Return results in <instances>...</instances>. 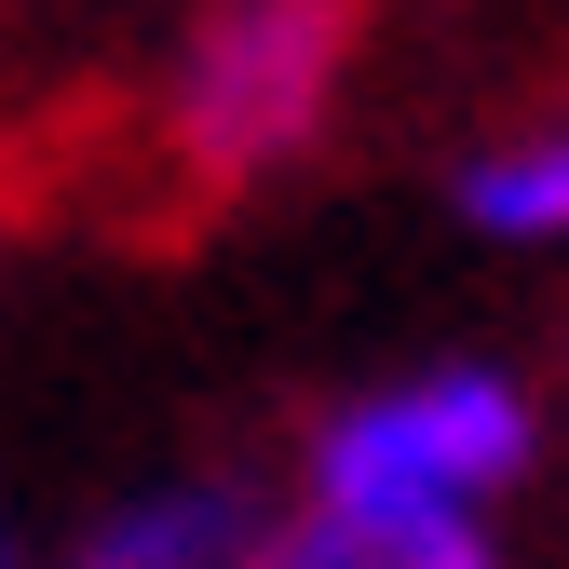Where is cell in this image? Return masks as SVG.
<instances>
[{
	"label": "cell",
	"mask_w": 569,
	"mask_h": 569,
	"mask_svg": "<svg viewBox=\"0 0 569 569\" xmlns=\"http://www.w3.org/2000/svg\"><path fill=\"white\" fill-rule=\"evenodd\" d=\"M542 461V393L516 367H407L339 393L312 435H299V502L312 516H393V529H435V516H488L502 488H529Z\"/></svg>",
	"instance_id": "obj_1"
},
{
	"label": "cell",
	"mask_w": 569,
	"mask_h": 569,
	"mask_svg": "<svg viewBox=\"0 0 569 569\" xmlns=\"http://www.w3.org/2000/svg\"><path fill=\"white\" fill-rule=\"evenodd\" d=\"M352 82V0H218L163 68V150L190 190H258L326 136Z\"/></svg>",
	"instance_id": "obj_2"
},
{
	"label": "cell",
	"mask_w": 569,
	"mask_h": 569,
	"mask_svg": "<svg viewBox=\"0 0 569 569\" xmlns=\"http://www.w3.org/2000/svg\"><path fill=\"white\" fill-rule=\"evenodd\" d=\"M271 542V488L231 461H177V475H136L54 542V569H258Z\"/></svg>",
	"instance_id": "obj_3"
},
{
	"label": "cell",
	"mask_w": 569,
	"mask_h": 569,
	"mask_svg": "<svg viewBox=\"0 0 569 569\" xmlns=\"http://www.w3.org/2000/svg\"><path fill=\"white\" fill-rule=\"evenodd\" d=\"M258 569H516L488 516H435V529H393V516H312V502H271Z\"/></svg>",
	"instance_id": "obj_4"
},
{
	"label": "cell",
	"mask_w": 569,
	"mask_h": 569,
	"mask_svg": "<svg viewBox=\"0 0 569 569\" xmlns=\"http://www.w3.org/2000/svg\"><path fill=\"white\" fill-rule=\"evenodd\" d=\"M461 231L488 244H569V122H529V136H488V150L448 177Z\"/></svg>",
	"instance_id": "obj_5"
},
{
	"label": "cell",
	"mask_w": 569,
	"mask_h": 569,
	"mask_svg": "<svg viewBox=\"0 0 569 569\" xmlns=\"http://www.w3.org/2000/svg\"><path fill=\"white\" fill-rule=\"evenodd\" d=\"M0 569H41V542L14 529V502H0Z\"/></svg>",
	"instance_id": "obj_6"
}]
</instances>
